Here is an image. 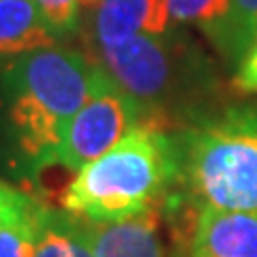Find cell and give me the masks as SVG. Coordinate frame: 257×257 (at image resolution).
I'll use <instances>...</instances> for the list:
<instances>
[{"instance_id":"1","label":"cell","mask_w":257,"mask_h":257,"mask_svg":"<svg viewBox=\"0 0 257 257\" xmlns=\"http://www.w3.org/2000/svg\"><path fill=\"white\" fill-rule=\"evenodd\" d=\"M99 64L84 52L43 47L3 64L0 101L11 144L28 174L50 167L73 116L92 92Z\"/></svg>"},{"instance_id":"2","label":"cell","mask_w":257,"mask_h":257,"mask_svg":"<svg viewBox=\"0 0 257 257\" xmlns=\"http://www.w3.org/2000/svg\"><path fill=\"white\" fill-rule=\"evenodd\" d=\"M178 178V140L163 126L144 122L73 174L60 204L86 223L122 221L155 208Z\"/></svg>"},{"instance_id":"3","label":"cell","mask_w":257,"mask_h":257,"mask_svg":"<svg viewBox=\"0 0 257 257\" xmlns=\"http://www.w3.org/2000/svg\"><path fill=\"white\" fill-rule=\"evenodd\" d=\"M86 54L138 103L148 122L165 128V124L204 120L210 69L202 52L178 30L138 35Z\"/></svg>"},{"instance_id":"4","label":"cell","mask_w":257,"mask_h":257,"mask_svg":"<svg viewBox=\"0 0 257 257\" xmlns=\"http://www.w3.org/2000/svg\"><path fill=\"white\" fill-rule=\"evenodd\" d=\"M180 178L202 208L257 212V109H227L182 131Z\"/></svg>"},{"instance_id":"5","label":"cell","mask_w":257,"mask_h":257,"mask_svg":"<svg viewBox=\"0 0 257 257\" xmlns=\"http://www.w3.org/2000/svg\"><path fill=\"white\" fill-rule=\"evenodd\" d=\"M144 122L148 120L142 107L99 67L92 92L69 122L50 167L58 165L77 174Z\"/></svg>"},{"instance_id":"6","label":"cell","mask_w":257,"mask_h":257,"mask_svg":"<svg viewBox=\"0 0 257 257\" xmlns=\"http://www.w3.org/2000/svg\"><path fill=\"white\" fill-rule=\"evenodd\" d=\"M90 11V50L114 47L138 35H163L172 22L167 0H99Z\"/></svg>"},{"instance_id":"7","label":"cell","mask_w":257,"mask_h":257,"mask_svg":"<svg viewBox=\"0 0 257 257\" xmlns=\"http://www.w3.org/2000/svg\"><path fill=\"white\" fill-rule=\"evenodd\" d=\"M191 257H257V212L199 208Z\"/></svg>"},{"instance_id":"8","label":"cell","mask_w":257,"mask_h":257,"mask_svg":"<svg viewBox=\"0 0 257 257\" xmlns=\"http://www.w3.org/2000/svg\"><path fill=\"white\" fill-rule=\"evenodd\" d=\"M86 223V221H84ZM94 257H165L159 208L109 223H86Z\"/></svg>"},{"instance_id":"9","label":"cell","mask_w":257,"mask_h":257,"mask_svg":"<svg viewBox=\"0 0 257 257\" xmlns=\"http://www.w3.org/2000/svg\"><path fill=\"white\" fill-rule=\"evenodd\" d=\"M60 41L39 13L35 0H0V58L52 47Z\"/></svg>"},{"instance_id":"10","label":"cell","mask_w":257,"mask_h":257,"mask_svg":"<svg viewBox=\"0 0 257 257\" xmlns=\"http://www.w3.org/2000/svg\"><path fill=\"white\" fill-rule=\"evenodd\" d=\"M32 257H94L86 223L64 210L43 206Z\"/></svg>"},{"instance_id":"11","label":"cell","mask_w":257,"mask_h":257,"mask_svg":"<svg viewBox=\"0 0 257 257\" xmlns=\"http://www.w3.org/2000/svg\"><path fill=\"white\" fill-rule=\"evenodd\" d=\"M208 39L227 60L242 62L257 39V0H231L227 18Z\"/></svg>"},{"instance_id":"12","label":"cell","mask_w":257,"mask_h":257,"mask_svg":"<svg viewBox=\"0 0 257 257\" xmlns=\"http://www.w3.org/2000/svg\"><path fill=\"white\" fill-rule=\"evenodd\" d=\"M174 24H197L210 37L229 13L231 0H167Z\"/></svg>"},{"instance_id":"13","label":"cell","mask_w":257,"mask_h":257,"mask_svg":"<svg viewBox=\"0 0 257 257\" xmlns=\"http://www.w3.org/2000/svg\"><path fill=\"white\" fill-rule=\"evenodd\" d=\"M41 210L43 206L30 216L0 223V257H32Z\"/></svg>"},{"instance_id":"14","label":"cell","mask_w":257,"mask_h":257,"mask_svg":"<svg viewBox=\"0 0 257 257\" xmlns=\"http://www.w3.org/2000/svg\"><path fill=\"white\" fill-rule=\"evenodd\" d=\"M35 5L58 39L77 32L82 11H86V0H35Z\"/></svg>"},{"instance_id":"15","label":"cell","mask_w":257,"mask_h":257,"mask_svg":"<svg viewBox=\"0 0 257 257\" xmlns=\"http://www.w3.org/2000/svg\"><path fill=\"white\" fill-rule=\"evenodd\" d=\"M43 204H39L35 197L15 189L13 184L0 180V223L18 221L24 216L35 214Z\"/></svg>"},{"instance_id":"16","label":"cell","mask_w":257,"mask_h":257,"mask_svg":"<svg viewBox=\"0 0 257 257\" xmlns=\"http://www.w3.org/2000/svg\"><path fill=\"white\" fill-rule=\"evenodd\" d=\"M236 88L242 92H257V39L251 45V50L240 62L238 75H236Z\"/></svg>"}]
</instances>
